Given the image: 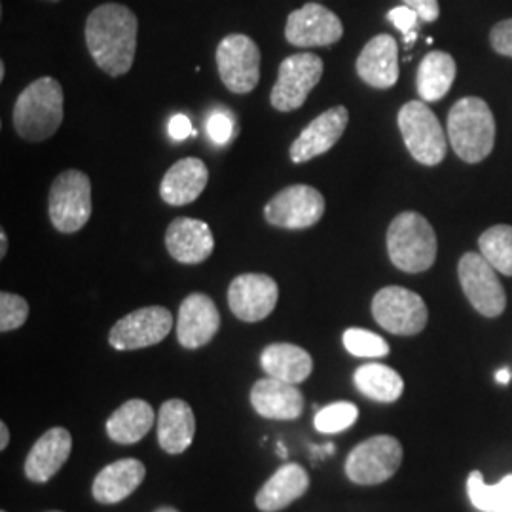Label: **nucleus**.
I'll use <instances>...</instances> for the list:
<instances>
[{
  "label": "nucleus",
  "mask_w": 512,
  "mask_h": 512,
  "mask_svg": "<svg viewBox=\"0 0 512 512\" xmlns=\"http://www.w3.org/2000/svg\"><path fill=\"white\" fill-rule=\"evenodd\" d=\"M137 16L128 6L109 2L86 21V44L93 61L110 76L129 73L137 50Z\"/></svg>",
  "instance_id": "nucleus-1"
},
{
  "label": "nucleus",
  "mask_w": 512,
  "mask_h": 512,
  "mask_svg": "<svg viewBox=\"0 0 512 512\" xmlns=\"http://www.w3.org/2000/svg\"><path fill=\"white\" fill-rule=\"evenodd\" d=\"M14 128L29 143H40L54 135L63 122V88L50 78H38L19 93L14 105Z\"/></svg>",
  "instance_id": "nucleus-2"
},
{
  "label": "nucleus",
  "mask_w": 512,
  "mask_h": 512,
  "mask_svg": "<svg viewBox=\"0 0 512 512\" xmlns=\"http://www.w3.org/2000/svg\"><path fill=\"white\" fill-rule=\"evenodd\" d=\"M448 139L467 164L486 160L495 145V118L480 97H463L448 112Z\"/></svg>",
  "instance_id": "nucleus-3"
},
{
  "label": "nucleus",
  "mask_w": 512,
  "mask_h": 512,
  "mask_svg": "<svg viewBox=\"0 0 512 512\" xmlns=\"http://www.w3.org/2000/svg\"><path fill=\"white\" fill-rule=\"evenodd\" d=\"M387 253L406 274L427 272L437 260V234L423 215L404 211L389 224Z\"/></svg>",
  "instance_id": "nucleus-4"
},
{
  "label": "nucleus",
  "mask_w": 512,
  "mask_h": 512,
  "mask_svg": "<svg viewBox=\"0 0 512 512\" xmlns=\"http://www.w3.org/2000/svg\"><path fill=\"white\" fill-rule=\"evenodd\" d=\"M92 183L90 177L78 169H69L57 175L50 188V220L61 234L82 230L92 217Z\"/></svg>",
  "instance_id": "nucleus-5"
},
{
  "label": "nucleus",
  "mask_w": 512,
  "mask_h": 512,
  "mask_svg": "<svg viewBox=\"0 0 512 512\" xmlns=\"http://www.w3.org/2000/svg\"><path fill=\"white\" fill-rule=\"evenodd\" d=\"M399 129L416 162L433 167L444 160L448 150L446 133L435 112L423 101H410L399 110Z\"/></svg>",
  "instance_id": "nucleus-6"
},
{
  "label": "nucleus",
  "mask_w": 512,
  "mask_h": 512,
  "mask_svg": "<svg viewBox=\"0 0 512 512\" xmlns=\"http://www.w3.org/2000/svg\"><path fill=\"white\" fill-rule=\"evenodd\" d=\"M403 463V446L395 437L376 435L351 450L346 459V475L361 486H374L389 480Z\"/></svg>",
  "instance_id": "nucleus-7"
},
{
  "label": "nucleus",
  "mask_w": 512,
  "mask_h": 512,
  "mask_svg": "<svg viewBox=\"0 0 512 512\" xmlns=\"http://www.w3.org/2000/svg\"><path fill=\"white\" fill-rule=\"evenodd\" d=\"M323 59L315 54H294L281 61L277 82L270 93L272 107L279 112L300 109L323 76Z\"/></svg>",
  "instance_id": "nucleus-8"
},
{
  "label": "nucleus",
  "mask_w": 512,
  "mask_h": 512,
  "mask_svg": "<svg viewBox=\"0 0 512 512\" xmlns=\"http://www.w3.org/2000/svg\"><path fill=\"white\" fill-rule=\"evenodd\" d=\"M372 315L382 329L397 336H414L425 329L429 311L420 294L404 287H385L372 300Z\"/></svg>",
  "instance_id": "nucleus-9"
},
{
  "label": "nucleus",
  "mask_w": 512,
  "mask_h": 512,
  "mask_svg": "<svg viewBox=\"0 0 512 512\" xmlns=\"http://www.w3.org/2000/svg\"><path fill=\"white\" fill-rule=\"evenodd\" d=\"M458 275L463 293L480 315L499 317L505 311L507 294L497 277V270L484 256L480 253L461 256Z\"/></svg>",
  "instance_id": "nucleus-10"
},
{
  "label": "nucleus",
  "mask_w": 512,
  "mask_h": 512,
  "mask_svg": "<svg viewBox=\"0 0 512 512\" xmlns=\"http://www.w3.org/2000/svg\"><path fill=\"white\" fill-rule=\"evenodd\" d=\"M325 215V198L308 184H293L277 192L264 207V217L277 228L304 230Z\"/></svg>",
  "instance_id": "nucleus-11"
},
{
  "label": "nucleus",
  "mask_w": 512,
  "mask_h": 512,
  "mask_svg": "<svg viewBox=\"0 0 512 512\" xmlns=\"http://www.w3.org/2000/svg\"><path fill=\"white\" fill-rule=\"evenodd\" d=\"M260 50L247 35H228L217 48V67L222 84L232 93L245 95L260 80Z\"/></svg>",
  "instance_id": "nucleus-12"
},
{
  "label": "nucleus",
  "mask_w": 512,
  "mask_h": 512,
  "mask_svg": "<svg viewBox=\"0 0 512 512\" xmlns=\"http://www.w3.org/2000/svg\"><path fill=\"white\" fill-rule=\"evenodd\" d=\"M173 329V315L162 306L131 311L110 330V346L118 351L150 348L164 340Z\"/></svg>",
  "instance_id": "nucleus-13"
},
{
  "label": "nucleus",
  "mask_w": 512,
  "mask_h": 512,
  "mask_svg": "<svg viewBox=\"0 0 512 512\" xmlns=\"http://www.w3.org/2000/svg\"><path fill=\"white\" fill-rule=\"evenodd\" d=\"M344 37V25L329 8L308 2L287 19L285 38L296 48H317L336 44Z\"/></svg>",
  "instance_id": "nucleus-14"
},
{
  "label": "nucleus",
  "mask_w": 512,
  "mask_h": 512,
  "mask_svg": "<svg viewBox=\"0 0 512 512\" xmlns=\"http://www.w3.org/2000/svg\"><path fill=\"white\" fill-rule=\"evenodd\" d=\"M279 287L270 275H238L228 289V306L245 323L266 319L277 306Z\"/></svg>",
  "instance_id": "nucleus-15"
},
{
  "label": "nucleus",
  "mask_w": 512,
  "mask_h": 512,
  "mask_svg": "<svg viewBox=\"0 0 512 512\" xmlns=\"http://www.w3.org/2000/svg\"><path fill=\"white\" fill-rule=\"evenodd\" d=\"M349 112L346 107H332L319 114L308 128L304 129L291 145V160L304 164L329 152L348 128Z\"/></svg>",
  "instance_id": "nucleus-16"
},
{
  "label": "nucleus",
  "mask_w": 512,
  "mask_h": 512,
  "mask_svg": "<svg viewBox=\"0 0 512 512\" xmlns=\"http://www.w3.org/2000/svg\"><path fill=\"white\" fill-rule=\"evenodd\" d=\"M220 329V313L217 304L207 294L194 293L186 296L177 319V338L186 349L207 346Z\"/></svg>",
  "instance_id": "nucleus-17"
},
{
  "label": "nucleus",
  "mask_w": 512,
  "mask_h": 512,
  "mask_svg": "<svg viewBox=\"0 0 512 512\" xmlns=\"http://www.w3.org/2000/svg\"><path fill=\"white\" fill-rule=\"evenodd\" d=\"M165 247L177 262L192 266L202 264L211 256L215 238L203 220L179 217L169 224L165 232Z\"/></svg>",
  "instance_id": "nucleus-18"
},
{
  "label": "nucleus",
  "mask_w": 512,
  "mask_h": 512,
  "mask_svg": "<svg viewBox=\"0 0 512 512\" xmlns=\"http://www.w3.org/2000/svg\"><path fill=\"white\" fill-rule=\"evenodd\" d=\"M361 80L378 90H389L399 80V46L391 35H378L366 42L357 59Z\"/></svg>",
  "instance_id": "nucleus-19"
},
{
  "label": "nucleus",
  "mask_w": 512,
  "mask_h": 512,
  "mask_svg": "<svg viewBox=\"0 0 512 512\" xmlns=\"http://www.w3.org/2000/svg\"><path fill=\"white\" fill-rule=\"evenodd\" d=\"M251 404L262 418L296 420L304 412V395L298 387L277 378H262L251 389Z\"/></svg>",
  "instance_id": "nucleus-20"
},
{
  "label": "nucleus",
  "mask_w": 512,
  "mask_h": 512,
  "mask_svg": "<svg viewBox=\"0 0 512 512\" xmlns=\"http://www.w3.org/2000/svg\"><path fill=\"white\" fill-rule=\"evenodd\" d=\"M71 450H73V437L67 429L54 427L46 431L33 444L29 456L25 459V475L31 482H38V484L48 482L67 463Z\"/></svg>",
  "instance_id": "nucleus-21"
},
{
  "label": "nucleus",
  "mask_w": 512,
  "mask_h": 512,
  "mask_svg": "<svg viewBox=\"0 0 512 512\" xmlns=\"http://www.w3.org/2000/svg\"><path fill=\"white\" fill-rule=\"evenodd\" d=\"M207 181L209 171L200 158H183L167 169L160 184V196L167 205L183 207L202 196Z\"/></svg>",
  "instance_id": "nucleus-22"
},
{
  "label": "nucleus",
  "mask_w": 512,
  "mask_h": 512,
  "mask_svg": "<svg viewBox=\"0 0 512 512\" xmlns=\"http://www.w3.org/2000/svg\"><path fill=\"white\" fill-rule=\"evenodd\" d=\"M310 475L304 467L287 463L275 471L274 476L256 494V507L262 512L287 509L296 499L308 492Z\"/></svg>",
  "instance_id": "nucleus-23"
},
{
  "label": "nucleus",
  "mask_w": 512,
  "mask_h": 512,
  "mask_svg": "<svg viewBox=\"0 0 512 512\" xmlns=\"http://www.w3.org/2000/svg\"><path fill=\"white\" fill-rule=\"evenodd\" d=\"M147 467L139 459H120L107 465L93 482V497L103 505H114L133 494L145 480Z\"/></svg>",
  "instance_id": "nucleus-24"
},
{
  "label": "nucleus",
  "mask_w": 512,
  "mask_h": 512,
  "mask_svg": "<svg viewBox=\"0 0 512 512\" xmlns=\"http://www.w3.org/2000/svg\"><path fill=\"white\" fill-rule=\"evenodd\" d=\"M158 442L167 454H183L196 433V418L190 404L171 399L162 404L158 414Z\"/></svg>",
  "instance_id": "nucleus-25"
},
{
  "label": "nucleus",
  "mask_w": 512,
  "mask_h": 512,
  "mask_svg": "<svg viewBox=\"0 0 512 512\" xmlns=\"http://www.w3.org/2000/svg\"><path fill=\"white\" fill-rule=\"evenodd\" d=\"M260 363L268 376L287 384H302L313 372V359L310 353L294 344L268 346L262 351Z\"/></svg>",
  "instance_id": "nucleus-26"
},
{
  "label": "nucleus",
  "mask_w": 512,
  "mask_h": 512,
  "mask_svg": "<svg viewBox=\"0 0 512 512\" xmlns=\"http://www.w3.org/2000/svg\"><path fill=\"white\" fill-rule=\"evenodd\" d=\"M156 421L150 404L133 399L122 404L107 421V433L118 444H135L147 435Z\"/></svg>",
  "instance_id": "nucleus-27"
},
{
  "label": "nucleus",
  "mask_w": 512,
  "mask_h": 512,
  "mask_svg": "<svg viewBox=\"0 0 512 512\" xmlns=\"http://www.w3.org/2000/svg\"><path fill=\"white\" fill-rule=\"evenodd\" d=\"M456 61L446 52H429L421 59L418 69V93L427 103H437L446 93L452 90L456 80Z\"/></svg>",
  "instance_id": "nucleus-28"
},
{
  "label": "nucleus",
  "mask_w": 512,
  "mask_h": 512,
  "mask_svg": "<svg viewBox=\"0 0 512 512\" xmlns=\"http://www.w3.org/2000/svg\"><path fill=\"white\" fill-rule=\"evenodd\" d=\"M353 382L357 389L372 401L395 403L404 391L403 378L397 370L382 363H366L355 370Z\"/></svg>",
  "instance_id": "nucleus-29"
},
{
  "label": "nucleus",
  "mask_w": 512,
  "mask_h": 512,
  "mask_svg": "<svg viewBox=\"0 0 512 512\" xmlns=\"http://www.w3.org/2000/svg\"><path fill=\"white\" fill-rule=\"evenodd\" d=\"M469 499L478 511L501 512L512 505V475L505 476L499 484L488 486L480 471H473L467 478Z\"/></svg>",
  "instance_id": "nucleus-30"
},
{
  "label": "nucleus",
  "mask_w": 512,
  "mask_h": 512,
  "mask_svg": "<svg viewBox=\"0 0 512 512\" xmlns=\"http://www.w3.org/2000/svg\"><path fill=\"white\" fill-rule=\"evenodd\" d=\"M480 255L484 256L499 274L512 275V226L497 224L478 238Z\"/></svg>",
  "instance_id": "nucleus-31"
},
{
  "label": "nucleus",
  "mask_w": 512,
  "mask_h": 512,
  "mask_svg": "<svg viewBox=\"0 0 512 512\" xmlns=\"http://www.w3.org/2000/svg\"><path fill=\"white\" fill-rule=\"evenodd\" d=\"M357 420H359V408L348 401H340L317 410L313 425L319 433L334 435V433L346 431Z\"/></svg>",
  "instance_id": "nucleus-32"
},
{
  "label": "nucleus",
  "mask_w": 512,
  "mask_h": 512,
  "mask_svg": "<svg viewBox=\"0 0 512 512\" xmlns=\"http://www.w3.org/2000/svg\"><path fill=\"white\" fill-rule=\"evenodd\" d=\"M344 346L351 355L361 359H382L389 355V344L376 332L365 329H348L344 332Z\"/></svg>",
  "instance_id": "nucleus-33"
},
{
  "label": "nucleus",
  "mask_w": 512,
  "mask_h": 512,
  "mask_svg": "<svg viewBox=\"0 0 512 512\" xmlns=\"http://www.w3.org/2000/svg\"><path fill=\"white\" fill-rule=\"evenodd\" d=\"M27 317H29L27 300H23L18 294H0V330L2 332L23 327Z\"/></svg>",
  "instance_id": "nucleus-34"
},
{
  "label": "nucleus",
  "mask_w": 512,
  "mask_h": 512,
  "mask_svg": "<svg viewBox=\"0 0 512 512\" xmlns=\"http://www.w3.org/2000/svg\"><path fill=\"white\" fill-rule=\"evenodd\" d=\"M387 18L403 33L404 42L410 48L418 38V33H416V27H418V21H420L418 12H414L408 6H397L387 14Z\"/></svg>",
  "instance_id": "nucleus-35"
},
{
  "label": "nucleus",
  "mask_w": 512,
  "mask_h": 512,
  "mask_svg": "<svg viewBox=\"0 0 512 512\" xmlns=\"http://www.w3.org/2000/svg\"><path fill=\"white\" fill-rule=\"evenodd\" d=\"M207 135L215 145H228L236 135V124L226 112H213L207 120Z\"/></svg>",
  "instance_id": "nucleus-36"
},
{
  "label": "nucleus",
  "mask_w": 512,
  "mask_h": 512,
  "mask_svg": "<svg viewBox=\"0 0 512 512\" xmlns=\"http://www.w3.org/2000/svg\"><path fill=\"white\" fill-rule=\"evenodd\" d=\"M490 44L497 54L512 57V18L495 23L490 33Z\"/></svg>",
  "instance_id": "nucleus-37"
},
{
  "label": "nucleus",
  "mask_w": 512,
  "mask_h": 512,
  "mask_svg": "<svg viewBox=\"0 0 512 512\" xmlns=\"http://www.w3.org/2000/svg\"><path fill=\"white\" fill-rule=\"evenodd\" d=\"M404 6L418 12L421 21L433 23L440 16L439 0H403Z\"/></svg>",
  "instance_id": "nucleus-38"
},
{
  "label": "nucleus",
  "mask_w": 512,
  "mask_h": 512,
  "mask_svg": "<svg viewBox=\"0 0 512 512\" xmlns=\"http://www.w3.org/2000/svg\"><path fill=\"white\" fill-rule=\"evenodd\" d=\"M169 135H171V139H175V141H184V139H188L190 135H194L190 118L184 116V114H175V116L169 120Z\"/></svg>",
  "instance_id": "nucleus-39"
},
{
  "label": "nucleus",
  "mask_w": 512,
  "mask_h": 512,
  "mask_svg": "<svg viewBox=\"0 0 512 512\" xmlns=\"http://www.w3.org/2000/svg\"><path fill=\"white\" fill-rule=\"evenodd\" d=\"M511 380H512L511 368H507V366H505V368H501V370H497V372H495V382H497V384H501V385L511 384Z\"/></svg>",
  "instance_id": "nucleus-40"
},
{
  "label": "nucleus",
  "mask_w": 512,
  "mask_h": 512,
  "mask_svg": "<svg viewBox=\"0 0 512 512\" xmlns=\"http://www.w3.org/2000/svg\"><path fill=\"white\" fill-rule=\"evenodd\" d=\"M8 442H10V431H8L6 423L2 421V423H0V450H6Z\"/></svg>",
  "instance_id": "nucleus-41"
},
{
  "label": "nucleus",
  "mask_w": 512,
  "mask_h": 512,
  "mask_svg": "<svg viewBox=\"0 0 512 512\" xmlns=\"http://www.w3.org/2000/svg\"><path fill=\"white\" fill-rule=\"evenodd\" d=\"M8 253V236L4 230H0V258H4Z\"/></svg>",
  "instance_id": "nucleus-42"
},
{
  "label": "nucleus",
  "mask_w": 512,
  "mask_h": 512,
  "mask_svg": "<svg viewBox=\"0 0 512 512\" xmlns=\"http://www.w3.org/2000/svg\"><path fill=\"white\" fill-rule=\"evenodd\" d=\"M277 454H279V458H287L289 454H287V448H285V444L283 442H277Z\"/></svg>",
  "instance_id": "nucleus-43"
},
{
  "label": "nucleus",
  "mask_w": 512,
  "mask_h": 512,
  "mask_svg": "<svg viewBox=\"0 0 512 512\" xmlns=\"http://www.w3.org/2000/svg\"><path fill=\"white\" fill-rule=\"evenodd\" d=\"M4 74H6V67H4V63L0 61V80H4Z\"/></svg>",
  "instance_id": "nucleus-44"
},
{
  "label": "nucleus",
  "mask_w": 512,
  "mask_h": 512,
  "mask_svg": "<svg viewBox=\"0 0 512 512\" xmlns=\"http://www.w3.org/2000/svg\"><path fill=\"white\" fill-rule=\"evenodd\" d=\"M156 512H179L177 509H173V507H162V509H158Z\"/></svg>",
  "instance_id": "nucleus-45"
},
{
  "label": "nucleus",
  "mask_w": 512,
  "mask_h": 512,
  "mask_svg": "<svg viewBox=\"0 0 512 512\" xmlns=\"http://www.w3.org/2000/svg\"><path fill=\"white\" fill-rule=\"evenodd\" d=\"M501 512H512V505H511V507H509V509H505V511H501Z\"/></svg>",
  "instance_id": "nucleus-46"
},
{
  "label": "nucleus",
  "mask_w": 512,
  "mask_h": 512,
  "mask_svg": "<svg viewBox=\"0 0 512 512\" xmlns=\"http://www.w3.org/2000/svg\"><path fill=\"white\" fill-rule=\"evenodd\" d=\"M55 512H59V511H55Z\"/></svg>",
  "instance_id": "nucleus-47"
},
{
  "label": "nucleus",
  "mask_w": 512,
  "mask_h": 512,
  "mask_svg": "<svg viewBox=\"0 0 512 512\" xmlns=\"http://www.w3.org/2000/svg\"><path fill=\"white\" fill-rule=\"evenodd\" d=\"M54 2H55V0H54Z\"/></svg>",
  "instance_id": "nucleus-48"
}]
</instances>
